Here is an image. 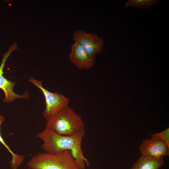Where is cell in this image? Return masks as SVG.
I'll return each instance as SVG.
<instances>
[{"label": "cell", "mask_w": 169, "mask_h": 169, "mask_svg": "<svg viewBox=\"0 0 169 169\" xmlns=\"http://www.w3.org/2000/svg\"><path fill=\"white\" fill-rule=\"evenodd\" d=\"M86 133L85 128L76 134L70 136L58 134L45 129L36 135V137L43 141L42 148L45 152L56 153L69 151L75 159L79 169H85L90 163L84 156L82 149L83 139Z\"/></svg>", "instance_id": "1"}, {"label": "cell", "mask_w": 169, "mask_h": 169, "mask_svg": "<svg viewBox=\"0 0 169 169\" xmlns=\"http://www.w3.org/2000/svg\"><path fill=\"white\" fill-rule=\"evenodd\" d=\"M164 163L163 158L141 156L130 169H159Z\"/></svg>", "instance_id": "9"}, {"label": "cell", "mask_w": 169, "mask_h": 169, "mask_svg": "<svg viewBox=\"0 0 169 169\" xmlns=\"http://www.w3.org/2000/svg\"><path fill=\"white\" fill-rule=\"evenodd\" d=\"M82 117L69 106L47 121L45 129L64 136L73 135L84 128Z\"/></svg>", "instance_id": "2"}, {"label": "cell", "mask_w": 169, "mask_h": 169, "mask_svg": "<svg viewBox=\"0 0 169 169\" xmlns=\"http://www.w3.org/2000/svg\"><path fill=\"white\" fill-rule=\"evenodd\" d=\"M28 81L39 88L43 93L45 99L46 107L43 112V115L46 121L69 106L70 101L69 98L65 97L59 93H53L49 91L43 86L42 80L39 81L31 76L29 77Z\"/></svg>", "instance_id": "4"}, {"label": "cell", "mask_w": 169, "mask_h": 169, "mask_svg": "<svg viewBox=\"0 0 169 169\" xmlns=\"http://www.w3.org/2000/svg\"><path fill=\"white\" fill-rule=\"evenodd\" d=\"M152 136L157 137L163 140L169 147V128L159 133L151 134Z\"/></svg>", "instance_id": "12"}, {"label": "cell", "mask_w": 169, "mask_h": 169, "mask_svg": "<svg viewBox=\"0 0 169 169\" xmlns=\"http://www.w3.org/2000/svg\"><path fill=\"white\" fill-rule=\"evenodd\" d=\"M158 0H129L125 3L127 7L131 6L139 8L147 9L155 6L158 2Z\"/></svg>", "instance_id": "11"}, {"label": "cell", "mask_w": 169, "mask_h": 169, "mask_svg": "<svg viewBox=\"0 0 169 169\" xmlns=\"http://www.w3.org/2000/svg\"><path fill=\"white\" fill-rule=\"evenodd\" d=\"M70 62L77 68L88 69L95 64V59L92 58L78 42H74L71 45V51L69 55Z\"/></svg>", "instance_id": "8"}, {"label": "cell", "mask_w": 169, "mask_h": 169, "mask_svg": "<svg viewBox=\"0 0 169 169\" xmlns=\"http://www.w3.org/2000/svg\"><path fill=\"white\" fill-rule=\"evenodd\" d=\"M4 117L0 115V142L5 147L12 155V159L10 163L11 168L12 169H17L24 160V156L16 154L13 152L6 143L2 137L0 132V127L1 124L4 122Z\"/></svg>", "instance_id": "10"}, {"label": "cell", "mask_w": 169, "mask_h": 169, "mask_svg": "<svg viewBox=\"0 0 169 169\" xmlns=\"http://www.w3.org/2000/svg\"><path fill=\"white\" fill-rule=\"evenodd\" d=\"M14 45L11 47L8 51L3 55L0 66V89L3 90L5 95V97L3 100L4 102H12L17 98L27 100L29 98L28 91L25 90L24 94L22 95L15 93L13 91V89L16 82H13L8 80L3 75V69L6 61L10 53L16 49L14 48Z\"/></svg>", "instance_id": "6"}, {"label": "cell", "mask_w": 169, "mask_h": 169, "mask_svg": "<svg viewBox=\"0 0 169 169\" xmlns=\"http://www.w3.org/2000/svg\"><path fill=\"white\" fill-rule=\"evenodd\" d=\"M73 38L74 42L79 43L94 59H95L96 54L103 50L104 41L98 36L97 33H88L85 31L79 29L73 33Z\"/></svg>", "instance_id": "5"}, {"label": "cell", "mask_w": 169, "mask_h": 169, "mask_svg": "<svg viewBox=\"0 0 169 169\" xmlns=\"http://www.w3.org/2000/svg\"><path fill=\"white\" fill-rule=\"evenodd\" d=\"M28 169H30V168H28Z\"/></svg>", "instance_id": "13"}, {"label": "cell", "mask_w": 169, "mask_h": 169, "mask_svg": "<svg viewBox=\"0 0 169 169\" xmlns=\"http://www.w3.org/2000/svg\"><path fill=\"white\" fill-rule=\"evenodd\" d=\"M31 169H79L69 151L56 153L39 152L28 162Z\"/></svg>", "instance_id": "3"}, {"label": "cell", "mask_w": 169, "mask_h": 169, "mask_svg": "<svg viewBox=\"0 0 169 169\" xmlns=\"http://www.w3.org/2000/svg\"><path fill=\"white\" fill-rule=\"evenodd\" d=\"M139 150L141 156L161 158L169 155V147L163 140L157 137L144 140Z\"/></svg>", "instance_id": "7"}]
</instances>
